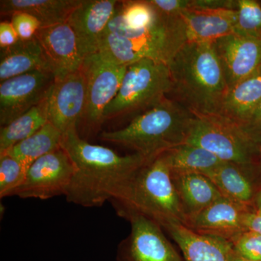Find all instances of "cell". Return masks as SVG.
Wrapping results in <instances>:
<instances>
[{
    "label": "cell",
    "instance_id": "20",
    "mask_svg": "<svg viewBox=\"0 0 261 261\" xmlns=\"http://www.w3.org/2000/svg\"><path fill=\"white\" fill-rule=\"evenodd\" d=\"M187 220L224 197L210 178L200 173H171Z\"/></svg>",
    "mask_w": 261,
    "mask_h": 261
},
{
    "label": "cell",
    "instance_id": "35",
    "mask_svg": "<svg viewBox=\"0 0 261 261\" xmlns=\"http://www.w3.org/2000/svg\"><path fill=\"white\" fill-rule=\"evenodd\" d=\"M20 38L11 22L2 21L0 23V47L7 49L15 45Z\"/></svg>",
    "mask_w": 261,
    "mask_h": 261
},
{
    "label": "cell",
    "instance_id": "5",
    "mask_svg": "<svg viewBox=\"0 0 261 261\" xmlns=\"http://www.w3.org/2000/svg\"><path fill=\"white\" fill-rule=\"evenodd\" d=\"M159 14L157 23L140 31L128 30L112 18L99 43L98 53L123 66L143 59L168 65L186 44V32L181 15L169 17Z\"/></svg>",
    "mask_w": 261,
    "mask_h": 261
},
{
    "label": "cell",
    "instance_id": "31",
    "mask_svg": "<svg viewBox=\"0 0 261 261\" xmlns=\"http://www.w3.org/2000/svg\"><path fill=\"white\" fill-rule=\"evenodd\" d=\"M11 22L20 40H30L35 38L41 23L35 17L27 13H15L11 15Z\"/></svg>",
    "mask_w": 261,
    "mask_h": 261
},
{
    "label": "cell",
    "instance_id": "12",
    "mask_svg": "<svg viewBox=\"0 0 261 261\" xmlns=\"http://www.w3.org/2000/svg\"><path fill=\"white\" fill-rule=\"evenodd\" d=\"M87 99V81L82 67L55 82L49 96L48 120L63 135L77 128L82 121Z\"/></svg>",
    "mask_w": 261,
    "mask_h": 261
},
{
    "label": "cell",
    "instance_id": "4",
    "mask_svg": "<svg viewBox=\"0 0 261 261\" xmlns=\"http://www.w3.org/2000/svg\"><path fill=\"white\" fill-rule=\"evenodd\" d=\"M194 117L180 103L167 97L137 115L124 128L102 132L99 139L127 147L151 161L186 143Z\"/></svg>",
    "mask_w": 261,
    "mask_h": 261
},
{
    "label": "cell",
    "instance_id": "2",
    "mask_svg": "<svg viewBox=\"0 0 261 261\" xmlns=\"http://www.w3.org/2000/svg\"><path fill=\"white\" fill-rule=\"evenodd\" d=\"M168 68L173 100L195 116L219 115L228 87L213 43H186Z\"/></svg>",
    "mask_w": 261,
    "mask_h": 261
},
{
    "label": "cell",
    "instance_id": "24",
    "mask_svg": "<svg viewBox=\"0 0 261 261\" xmlns=\"http://www.w3.org/2000/svg\"><path fill=\"white\" fill-rule=\"evenodd\" d=\"M161 155L171 173L206 175L223 163L206 149L187 143L176 146Z\"/></svg>",
    "mask_w": 261,
    "mask_h": 261
},
{
    "label": "cell",
    "instance_id": "38",
    "mask_svg": "<svg viewBox=\"0 0 261 261\" xmlns=\"http://www.w3.org/2000/svg\"><path fill=\"white\" fill-rule=\"evenodd\" d=\"M231 261H254L250 260V259L246 258V257H243V255H240L238 252L235 251L234 250H232L231 252Z\"/></svg>",
    "mask_w": 261,
    "mask_h": 261
},
{
    "label": "cell",
    "instance_id": "17",
    "mask_svg": "<svg viewBox=\"0 0 261 261\" xmlns=\"http://www.w3.org/2000/svg\"><path fill=\"white\" fill-rule=\"evenodd\" d=\"M187 43L214 42L234 32L236 10L190 8L181 14Z\"/></svg>",
    "mask_w": 261,
    "mask_h": 261
},
{
    "label": "cell",
    "instance_id": "14",
    "mask_svg": "<svg viewBox=\"0 0 261 261\" xmlns=\"http://www.w3.org/2000/svg\"><path fill=\"white\" fill-rule=\"evenodd\" d=\"M119 2L82 0L70 14L67 23L75 33L79 49L84 59L98 53L99 43L108 24L116 14Z\"/></svg>",
    "mask_w": 261,
    "mask_h": 261
},
{
    "label": "cell",
    "instance_id": "27",
    "mask_svg": "<svg viewBox=\"0 0 261 261\" xmlns=\"http://www.w3.org/2000/svg\"><path fill=\"white\" fill-rule=\"evenodd\" d=\"M160 14L149 0L120 1L113 20L130 31L150 28L159 20Z\"/></svg>",
    "mask_w": 261,
    "mask_h": 261
},
{
    "label": "cell",
    "instance_id": "30",
    "mask_svg": "<svg viewBox=\"0 0 261 261\" xmlns=\"http://www.w3.org/2000/svg\"><path fill=\"white\" fill-rule=\"evenodd\" d=\"M233 250L250 260L261 261V233L245 231L231 242Z\"/></svg>",
    "mask_w": 261,
    "mask_h": 261
},
{
    "label": "cell",
    "instance_id": "23",
    "mask_svg": "<svg viewBox=\"0 0 261 261\" xmlns=\"http://www.w3.org/2000/svg\"><path fill=\"white\" fill-rule=\"evenodd\" d=\"M0 82L37 70L50 72L37 39L19 40L15 45L1 49Z\"/></svg>",
    "mask_w": 261,
    "mask_h": 261
},
{
    "label": "cell",
    "instance_id": "29",
    "mask_svg": "<svg viewBox=\"0 0 261 261\" xmlns=\"http://www.w3.org/2000/svg\"><path fill=\"white\" fill-rule=\"evenodd\" d=\"M29 168L8 154L0 155V197L13 196L27 177Z\"/></svg>",
    "mask_w": 261,
    "mask_h": 261
},
{
    "label": "cell",
    "instance_id": "7",
    "mask_svg": "<svg viewBox=\"0 0 261 261\" xmlns=\"http://www.w3.org/2000/svg\"><path fill=\"white\" fill-rule=\"evenodd\" d=\"M186 143L206 149L223 162L259 163L260 144L243 127L219 115L195 116Z\"/></svg>",
    "mask_w": 261,
    "mask_h": 261
},
{
    "label": "cell",
    "instance_id": "34",
    "mask_svg": "<svg viewBox=\"0 0 261 261\" xmlns=\"http://www.w3.org/2000/svg\"><path fill=\"white\" fill-rule=\"evenodd\" d=\"M242 127L252 138L261 144V102Z\"/></svg>",
    "mask_w": 261,
    "mask_h": 261
},
{
    "label": "cell",
    "instance_id": "39",
    "mask_svg": "<svg viewBox=\"0 0 261 261\" xmlns=\"http://www.w3.org/2000/svg\"><path fill=\"white\" fill-rule=\"evenodd\" d=\"M259 165H260V171H261V144L260 145V152H259Z\"/></svg>",
    "mask_w": 261,
    "mask_h": 261
},
{
    "label": "cell",
    "instance_id": "16",
    "mask_svg": "<svg viewBox=\"0 0 261 261\" xmlns=\"http://www.w3.org/2000/svg\"><path fill=\"white\" fill-rule=\"evenodd\" d=\"M35 38L42 47L55 82L80 69L84 59L69 24L41 28Z\"/></svg>",
    "mask_w": 261,
    "mask_h": 261
},
{
    "label": "cell",
    "instance_id": "18",
    "mask_svg": "<svg viewBox=\"0 0 261 261\" xmlns=\"http://www.w3.org/2000/svg\"><path fill=\"white\" fill-rule=\"evenodd\" d=\"M163 229L177 244L185 261H231L233 246L227 240L199 234L183 224L169 225Z\"/></svg>",
    "mask_w": 261,
    "mask_h": 261
},
{
    "label": "cell",
    "instance_id": "3",
    "mask_svg": "<svg viewBox=\"0 0 261 261\" xmlns=\"http://www.w3.org/2000/svg\"><path fill=\"white\" fill-rule=\"evenodd\" d=\"M118 216H144L163 228L186 224L171 171L162 155L147 161L111 201Z\"/></svg>",
    "mask_w": 261,
    "mask_h": 261
},
{
    "label": "cell",
    "instance_id": "19",
    "mask_svg": "<svg viewBox=\"0 0 261 261\" xmlns=\"http://www.w3.org/2000/svg\"><path fill=\"white\" fill-rule=\"evenodd\" d=\"M260 165H241L223 162L205 176L210 178L226 198L254 209L257 194L252 173Z\"/></svg>",
    "mask_w": 261,
    "mask_h": 261
},
{
    "label": "cell",
    "instance_id": "8",
    "mask_svg": "<svg viewBox=\"0 0 261 261\" xmlns=\"http://www.w3.org/2000/svg\"><path fill=\"white\" fill-rule=\"evenodd\" d=\"M82 68L87 81V99L81 121L89 130H97L104 122L106 108L119 91L127 67L97 53L86 58Z\"/></svg>",
    "mask_w": 261,
    "mask_h": 261
},
{
    "label": "cell",
    "instance_id": "21",
    "mask_svg": "<svg viewBox=\"0 0 261 261\" xmlns=\"http://www.w3.org/2000/svg\"><path fill=\"white\" fill-rule=\"evenodd\" d=\"M261 102V67L228 89L219 116L243 126Z\"/></svg>",
    "mask_w": 261,
    "mask_h": 261
},
{
    "label": "cell",
    "instance_id": "9",
    "mask_svg": "<svg viewBox=\"0 0 261 261\" xmlns=\"http://www.w3.org/2000/svg\"><path fill=\"white\" fill-rule=\"evenodd\" d=\"M74 173V165L61 147L32 163L23 185L13 196L39 200L65 196Z\"/></svg>",
    "mask_w": 261,
    "mask_h": 261
},
{
    "label": "cell",
    "instance_id": "28",
    "mask_svg": "<svg viewBox=\"0 0 261 261\" xmlns=\"http://www.w3.org/2000/svg\"><path fill=\"white\" fill-rule=\"evenodd\" d=\"M234 33L261 39V1L238 0Z\"/></svg>",
    "mask_w": 261,
    "mask_h": 261
},
{
    "label": "cell",
    "instance_id": "26",
    "mask_svg": "<svg viewBox=\"0 0 261 261\" xmlns=\"http://www.w3.org/2000/svg\"><path fill=\"white\" fill-rule=\"evenodd\" d=\"M49 96L9 124L1 126L0 154H4L13 146L34 135L49 121Z\"/></svg>",
    "mask_w": 261,
    "mask_h": 261
},
{
    "label": "cell",
    "instance_id": "22",
    "mask_svg": "<svg viewBox=\"0 0 261 261\" xmlns=\"http://www.w3.org/2000/svg\"><path fill=\"white\" fill-rule=\"evenodd\" d=\"M82 0H1V15L27 13L40 22L41 28L67 23Z\"/></svg>",
    "mask_w": 261,
    "mask_h": 261
},
{
    "label": "cell",
    "instance_id": "32",
    "mask_svg": "<svg viewBox=\"0 0 261 261\" xmlns=\"http://www.w3.org/2000/svg\"><path fill=\"white\" fill-rule=\"evenodd\" d=\"M159 13L169 17H177L190 9L191 0H149Z\"/></svg>",
    "mask_w": 261,
    "mask_h": 261
},
{
    "label": "cell",
    "instance_id": "6",
    "mask_svg": "<svg viewBox=\"0 0 261 261\" xmlns=\"http://www.w3.org/2000/svg\"><path fill=\"white\" fill-rule=\"evenodd\" d=\"M171 90L167 64L151 59L136 62L127 66L119 91L106 108L103 119L144 112L164 100Z\"/></svg>",
    "mask_w": 261,
    "mask_h": 261
},
{
    "label": "cell",
    "instance_id": "33",
    "mask_svg": "<svg viewBox=\"0 0 261 261\" xmlns=\"http://www.w3.org/2000/svg\"><path fill=\"white\" fill-rule=\"evenodd\" d=\"M237 6L238 0H191L190 8L236 10Z\"/></svg>",
    "mask_w": 261,
    "mask_h": 261
},
{
    "label": "cell",
    "instance_id": "37",
    "mask_svg": "<svg viewBox=\"0 0 261 261\" xmlns=\"http://www.w3.org/2000/svg\"><path fill=\"white\" fill-rule=\"evenodd\" d=\"M254 211L257 214L261 215V189L255 197V202H254Z\"/></svg>",
    "mask_w": 261,
    "mask_h": 261
},
{
    "label": "cell",
    "instance_id": "13",
    "mask_svg": "<svg viewBox=\"0 0 261 261\" xmlns=\"http://www.w3.org/2000/svg\"><path fill=\"white\" fill-rule=\"evenodd\" d=\"M252 211V207L223 197L187 219L185 226L199 234L223 239L231 243L247 231L245 219Z\"/></svg>",
    "mask_w": 261,
    "mask_h": 261
},
{
    "label": "cell",
    "instance_id": "11",
    "mask_svg": "<svg viewBox=\"0 0 261 261\" xmlns=\"http://www.w3.org/2000/svg\"><path fill=\"white\" fill-rule=\"evenodd\" d=\"M128 221L130 233L118 245L117 261H182L155 221L144 216Z\"/></svg>",
    "mask_w": 261,
    "mask_h": 261
},
{
    "label": "cell",
    "instance_id": "1",
    "mask_svg": "<svg viewBox=\"0 0 261 261\" xmlns=\"http://www.w3.org/2000/svg\"><path fill=\"white\" fill-rule=\"evenodd\" d=\"M61 147L74 165L67 201L85 207H101L114 198L147 160L138 153L121 156L81 138L77 128L63 135Z\"/></svg>",
    "mask_w": 261,
    "mask_h": 261
},
{
    "label": "cell",
    "instance_id": "15",
    "mask_svg": "<svg viewBox=\"0 0 261 261\" xmlns=\"http://www.w3.org/2000/svg\"><path fill=\"white\" fill-rule=\"evenodd\" d=\"M213 45L224 70L228 89L261 67V39L233 32L215 41Z\"/></svg>",
    "mask_w": 261,
    "mask_h": 261
},
{
    "label": "cell",
    "instance_id": "25",
    "mask_svg": "<svg viewBox=\"0 0 261 261\" xmlns=\"http://www.w3.org/2000/svg\"><path fill=\"white\" fill-rule=\"evenodd\" d=\"M63 135L54 125L48 121L34 135L13 146L3 154H9L29 168L42 156L61 148Z\"/></svg>",
    "mask_w": 261,
    "mask_h": 261
},
{
    "label": "cell",
    "instance_id": "36",
    "mask_svg": "<svg viewBox=\"0 0 261 261\" xmlns=\"http://www.w3.org/2000/svg\"><path fill=\"white\" fill-rule=\"evenodd\" d=\"M245 227L247 231L261 233V215L257 214L255 211L249 213L245 219Z\"/></svg>",
    "mask_w": 261,
    "mask_h": 261
},
{
    "label": "cell",
    "instance_id": "10",
    "mask_svg": "<svg viewBox=\"0 0 261 261\" xmlns=\"http://www.w3.org/2000/svg\"><path fill=\"white\" fill-rule=\"evenodd\" d=\"M55 78L47 70L13 77L0 84V124H9L50 93Z\"/></svg>",
    "mask_w": 261,
    "mask_h": 261
}]
</instances>
